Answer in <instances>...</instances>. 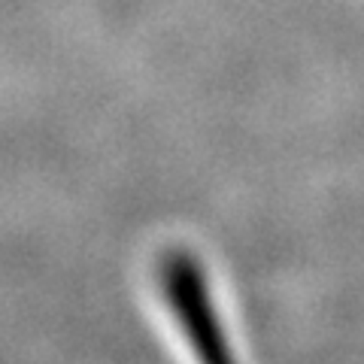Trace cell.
Returning <instances> with one entry per match:
<instances>
[{"mask_svg":"<svg viewBox=\"0 0 364 364\" xmlns=\"http://www.w3.org/2000/svg\"><path fill=\"white\" fill-rule=\"evenodd\" d=\"M155 286L188 364H240L234 337L198 255L186 249L164 252L158 261Z\"/></svg>","mask_w":364,"mask_h":364,"instance_id":"cell-1","label":"cell"}]
</instances>
